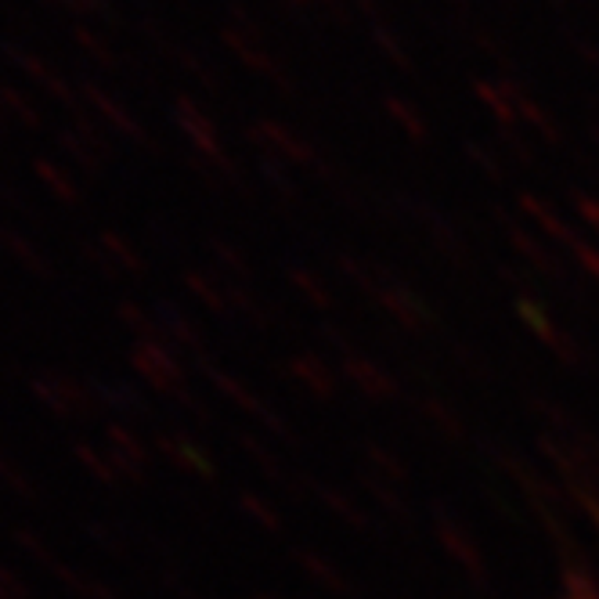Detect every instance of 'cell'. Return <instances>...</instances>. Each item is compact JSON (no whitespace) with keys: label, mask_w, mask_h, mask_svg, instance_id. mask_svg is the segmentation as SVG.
<instances>
[{"label":"cell","mask_w":599,"mask_h":599,"mask_svg":"<svg viewBox=\"0 0 599 599\" xmlns=\"http://www.w3.org/2000/svg\"><path fill=\"white\" fill-rule=\"evenodd\" d=\"M30 390L33 398L41 401L51 415H87V393L84 387L69 379L66 373H55V368H44V373H33L30 376Z\"/></svg>","instance_id":"1"},{"label":"cell","mask_w":599,"mask_h":599,"mask_svg":"<svg viewBox=\"0 0 599 599\" xmlns=\"http://www.w3.org/2000/svg\"><path fill=\"white\" fill-rule=\"evenodd\" d=\"M4 55L15 62V66L30 76L33 84H41V91L44 95H51L55 101H73V95H69V84H66V76H58V73H51L41 58H33L30 51H22V47H15V44H4Z\"/></svg>","instance_id":"2"},{"label":"cell","mask_w":599,"mask_h":599,"mask_svg":"<svg viewBox=\"0 0 599 599\" xmlns=\"http://www.w3.org/2000/svg\"><path fill=\"white\" fill-rule=\"evenodd\" d=\"M0 246H4L11 257H15L30 275H41V278H51V260L41 253L33 239H25L15 228H0Z\"/></svg>","instance_id":"3"},{"label":"cell","mask_w":599,"mask_h":599,"mask_svg":"<svg viewBox=\"0 0 599 599\" xmlns=\"http://www.w3.org/2000/svg\"><path fill=\"white\" fill-rule=\"evenodd\" d=\"M33 170H36V177H41V181L47 185V192H51V196H58L62 202H76V188H73V181H69V174H66V170H58L51 159H36V163H33Z\"/></svg>","instance_id":"4"},{"label":"cell","mask_w":599,"mask_h":599,"mask_svg":"<svg viewBox=\"0 0 599 599\" xmlns=\"http://www.w3.org/2000/svg\"><path fill=\"white\" fill-rule=\"evenodd\" d=\"M0 101H4V112H8V117H11V120H19L22 126H44L41 109H36L30 98H22L19 91H11V87H0Z\"/></svg>","instance_id":"5"},{"label":"cell","mask_w":599,"mask_h":599,"mask_svg":"<svg viewBox=\"0 0 599 599\" xmlns=\"http://www.w3.org/2000/svg\"><path fill=\"white\" fill-rule=\"evenodd\" d=\"M0 480H4L8 488L19 495V499H25V502H33V499H36V484H33L30 477H25L15 463H11V455H8L4 448H0Z\"/></svg>","instance_id":"6"},{"label":"cell","mask_w":599,"mask_h":599,"mask_svg":"<svg viewBox=\"0 0 599 599\" xmlns=\"http://www.w3.org/2000/svg\"><path fill=\"white\" fill-rule=\"evenodd\" d=\"M15 545H19V550L30 553V559H36V564H44L47 570L58 564L55 553L47 550V542H44L33 528H19V531H15Z\"/></svg>","instance_id":"7"},{"label":"cell","mask_w":599,"mask_h":599,"mask_svg":"<svg viewBox=\"0 0 599 599\" xmlns=\"http://www.w3.org/2000/svg\"><path fill=\"white\" fill-rule=\"evenodd\" d=\"M0 599H33V589L25 585V578L4 564H0Z\"/></svg>","instance_id":"8"},{"label":"cell","mask_w":599,"mask_h":599,"mask_svg":"<svg viewBox=\"0 0 599 599\" xmlns=\"http://www.w3.org/2000/svg\"><path fill=\"white\" fill-rule=\"evenodd\" d=\"M76 455H80V463L84 466H91V474H98V477H106L109 480V474H106V466H101V458L87 448V444H76Z\"/></svg>","instance_id":"9"},{"label":"cell","mask_w":599,"mask_h":599,"mask_svg":"<svg viewBox=\"0 0 599 599\" xmlns=\"http://www.w3.org/2000/svg\"><path fill=\"white\" fill-rule=\"evenodd\" d=\"M58 4H62V0H58Z\"/></svg>","instance_id":"10"}]
</instances>
